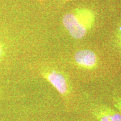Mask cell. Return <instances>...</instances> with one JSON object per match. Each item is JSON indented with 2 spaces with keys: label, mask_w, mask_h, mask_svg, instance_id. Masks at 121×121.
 Segmentation results:
<instances>
[{
  "label": "cell",
  "mask_w": 121,
  "mask_h": 121,
  "mask_svg": "<svg viewBox=\"0 0 121 121\" xmlns=\"http://www.w3.org/2000/svg\"><path fill=\"white\" fill-rule=\"evenodd\" d=\"M63 24L72 37L81 39L84 37L87 29L76 15L67 13L63 18Z\"/></svg>",
  "instance_id": "cell-1"
},
{
  "label": "cell",
  "mask_w": 121,
  "mask_h": 121,
  "mask_svg": "<svg viewBox=\"0 0 121 121\" xmlns=\"http://www.w3.org/2000/svg\"><path fill=\"white\" fill-rule=\"evenodd\" d=\"M76 62L80 66L87 69H92L97 63V57L94 52L85 49L78 51L75 56Z\"/></svg>",
  "instance_id": "cell-2"
},
{
  "label": "cell",
  "mask_w": 121,
  "mask_h": 121,
  "mask_svg": "<svg viewBox=\"0 0 121 121\" xmlns=\"http://www.w3.org/2000/svg\"><path fill=\"white\" fill-rule=\"evenodd\" d=\"M48 81L60 94L66 95L68 93V84L66 78L60 72L53 71L47 75Z\"/></svg>",
  "instance_id": "cell-3"
},
{
  "label": "cell",
  "mask_w": 121,
  "mask_h": 121,
  "mask_svg": "<svg viewBox=\"0 0 121 121\" xmlns=\"http://www.w3.org/2000/svg\"><path fill=\"white\" fill-rule=\"evenodd\" d=\"M86 29L93 25L94 22V16L91 11L87 9H78L74 13Z\"/></svg>",
  "instance_id": "cell-4"
},
{
  "label": "cell",
  "mask_w": 121,
  "mask_h": 121,
  "mask_svg": "<svg viewBox=\"0 0 121 121\" xmlns=\"http://www.w3.org/2000/svg\"><path fill=\"white\" fill-rule=\"evenodd\" d=\"M99 121H121V115L109 109L102 108L97 112Z\"/></svg>",
  "instance_id": "cell-5"
},
{
  "label": "cell",
  "mask_w": 121,
  "mask_h": 121,
  "mask_svg": "<svg viewBox=\"0 0 121 121\" xmlns=\"http://www.w3.org/2000/svg\"><path fill=\"white\" fill-rule=\"evenodd\" d=\"M120 39H121V33H120Z\"/></svg>",
  "instance_id": "cell-6"
},
{
  "label": "cell",
  "mask_w": 121,
  "mask_h": 121,
  "mask_svg": "<svg viewBox=\"0 0 121 121\" xmlns=\"http://www.w3.org/2000/svg\"><path fill=\"white\" fill-rule=\"evenodd\" d=\"M1 47H0V55H1Z\"/></svg>",
  "instance_id": "cell-7"
}]
</instances>
